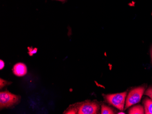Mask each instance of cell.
<instances>
[{
  "mask_svg": "<svg viewBox=\"0 0 152 114\" xmlns=\"http://www.w3.org/2000/svg\"><path fill=\"white\" fill-rule=\"evenodd\" d=\"M145 86L138 87L131 90L129 93L126 99L125 109L130 106L139 103L145 91Z\"/></svg>",
  "mask_w": 152,
  "mask_h": 114,
  "instance_id": "obj_1",
  "label": "cell"
},
{
  "mask_svg": "<svg viewBox=\"0 0 152 114\" xmlns=\"http://www.w3.org/2000/svg\"><path fill=\"white\" fill-rule=\"evenodd\" d=\"M127 96V92L121 93L111 94L106 96L107 102L114 107L120 110H123L125 104V99Z\"/></svg>",
  "mask_w": 152,
  "mask_h": 114,
  "instance_id": "obj_2",
  "label": "cell"
},
{
  "mask_svg": "<svg viewBox=\"0 0 152 114\" xmlns=\"http://www.w3.org/2000/svg\"><path fill=\"white\" fill-rule=\"evenodd\" d=\"M19 97L8 91L1 92L0 93L1 107H8L16 103L18 101Z\"/></svg>",
  "mask_w": 152,
  "mask_h": 114,
  "instance_id": "obj_3",
  "label": "cell"
},
{
  "mask_svg": "<svg viewBox=\"0 0 152 114\" xmlns=\"http://www.w3.org/2000/svg\"><path fill=\"white\" fill-rule=\"evenodd\" d=\"M99 110V105L95 103H87L83 105L79 108V114H96Z\"/></svg>",
  "mask_w": 152,
  "mask_h": 114,
  "instance_id": "obj_4",
  "label": "cell"
},
{
  "mask_svg": "<svg viewBox=\"0 0 152 114\" xmlns=\"http://www.w3.org/2000/svg\"><path fill=\"white\" fill-rule=\"evenodd\" d=\"M27 68L24 64L18 63L14 65L13 73L18 76H23L27 73Z\"/></svg>",
  "mask_w": 152,
  "mask_h": 114,
  "instance_id": "obj_5",
  "label": "cell"
},
{
  "mask_svg": "<svg viewBox=\"0 0 152 114\" xmlns=\"http://www.w3.org/2000/svg\"><path fill=\"white\" fill-rule=\"evenodd\" d=\"M144 106V113L146 114H152V99L145 98L143 100Z\"/></svg>",
  "mask_w": 152,
  "mask_h": 114,
  "instance_id": "obj_6",
  "label": "cell"
},
{
  "mask_svg": "<svg viewBox=\"0 0 152 114\" xmlns=\"http://www.w3.org/2000/svg\"><path fill=\"white\" fill-rule=\"evenodd\" d=\"M129 113L130 114H143L144 110L142 105H137L134 106L129 110Z\"/></svg>",
  "mask_w": 152,
  "mask_h": 114,
  "instance_id": "obj_7",
  "label": "cell"
},
{
  "mask_svg": "<svg viewBox=\"0 0 152 114\" xmlns=\"http://www.w3.org/2000/svg\"><path fill=\"white\" fill-rule=\"evenodd\" d=\"M101 114H114V112L110 107L106 105H102V106Z\"/></svg>",
  "mask_w": 152,
  "mask_h": 114,
  "instance_id": "obj_8",
  "label": "cell"
},
{
  "mask_svg": "<svg viewBox=\"0 0 152 114\" xmlns=\"http://www.w3.org/2000/svg\"><path fill=\"white\" fill-rule=\"evenodd\" d=\"M144 94L148 96L152 99V87L150 86L148 88L145 92H144Z\"/></svg>",
  "mask_w": 152,
  "mask_h": 114,
  "instance_id": "obj_9",
  "label": "cell"
},
{
  "mask_svg": "<svg viewBox=\"0 0 152 114\" xmlns=\"http://www.w3.org/2000/svg\"><path fill=\"white\" fill-rule=\"evenodd\" d=\"M4 66H5V64H4V62L2 60H1L0 61V69L2 70L4 68Z\"/></svg>",
  "mask_w": 152,
  "mask_h": 114,
  "instance_id": "obj_10",
  "label": "cell"
},
{
  "mask_svg": "<svg viewBox=\"0 0 152 114\" xmlns=\"http://www.w3.org/2000/svg\"><path fill=\"white\" fill-rule=\"evenodd\" d=\"M6 82L4 81V80H2V79H1V88L2 86H4V85H6Z\"/></svg>",
  "mask_w": 152,
  "mask_h": 114,
  "instance_id": "obj_11",
  "label": "cell"
},
{
  "mask_svg": "<svg viewBox=\"0 0 152 114\" xmlns=\"http://www.w3.org/2000/svg\"><path fill=\"white\" fill-rule=\"evenodd\" d=\"M76 112L75 111H74L73 110H70L69 111H68L66 114H75Z\"/></svg>",
  "mask_w": 152,
  "mask_h": 114,
  "instance_id": "obj_12",
  "label": "cell"
},
{
  "mask_svg": "<svg viewBox=\"0 0 152 114\" xmlns=\"http://www.w3.org/2000/svg\"><path fill=\"white\" fill-rule=\"evenodd\" d=\"M150 55H151V60L152 62V46L151 47V49H150Z\"/></svg>",
  "mask_w": 152,
  "mask_h": 114,
  "instance_id": "obj_13",
  "label": "cell"
},
{
  "mask_svg": "<svg viewBox=\"0 0 152 114\" xmlns=\"http://www.w3.org/2000/svg\"><path fill=\"white\" fill-rule=\"evenodd\" d=\"M58 1H65L66 0H58Z\"/></svg>",
  "mask_w": 152,
  "mask_h": 114,
  "instance_id": "obj_14",
  "label": "cell"
},
{
  "mask_svg": "<svg viewBox=\"0 0 152 114\" xmlns=\"http://www.w3.org/2000/svg\"><path fill=\"white\" fill-rule=\"evenodd\" d=\"M118 114H125V113H123V112H121V113H119Z\"/></svg>",
  "mask_w": 152,
  "mask_h": 114,
  "instance_id": "obj_15",
  "label": "cell"
}]
</instances>
